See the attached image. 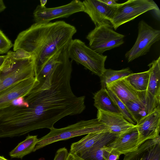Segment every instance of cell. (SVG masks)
I'll list each match as a JSON object with an SVG mask.
<instances>
[{
	"label": "cell",
	"instance_id": "obj_1",
	"mask_svg": "<svg viewBox=\"0 0 160 160\" xmlns=\"http://www.w3.org/2000/svg\"><path fill=\"white\" fill-rule=\"evenodd\" d=\"M72 72L68 52L58 53L48 75L39 79V83L24 97L28 106L11 105L6 108L5 122L12 134L17 137L38 129H51L64 117L84 111L85 97L76 96L71 88Z\"/></svg>",
	"mask_w": 160,
	"mask_h": 160
},
{
	"label": "cell",
	"instance_id": "obj_2",
	"mask_svg": "<svg viewBox=\"0 0 160 160\" xmlns=\"http://www.w3.org/2000/svg\"><path fill=\"white\" fill-rule=\"evenodd\" d=\"M76 32L74 26L62 21L35 23L18 35L13 50L22 49L30 53L36 71L55 53L68 46Z\"/></svg>",
	"mask_w": 160,
	"mask_h": 160
},
{
	"label": "cell",
	"instance_id": "obj_3",
	"mask_svg": "<svg viewBox=\"0 0 160 160\" xmlns=\"http://www.w3.org/2000/svg\"><path fill=\"white\" fill-rule=\"evenodd\" d=\"M47 135L38 139L33 152L53 143L90 133L110 132L108 128L97 118L81 120L60 128H53Z\"/></svg>",
	"mask_w": 160,
	"mask_h": 160
},
{
	"label": "cell",
	"instance_id": "obj_4",
	"mask_svg": "<svg viewBox=\"0 0 160 160\" xmlns=\"http://www.w3.org/2000/svg\"><path fill=\"white\" fill-rule=\"evenodd\" d=\"M36 76L34 59L15 60L10 51L0 68V92L21 81Z\"/></svg>",
	"mask_w": 160,
	"mask_h": 160
},
{
	"label": "cell",
	"instance_id": "obj_5",
	"mask_svg": "<svg viewBox=\"0 0 160 160\" xmlns=\"http://www.w3.org/2000/svg\"><path fill=\"white\" fill-rule=\"evenodd\" d=\"M68 50L70 59L81 64L93 74L100 77L106 69L107 56L96 52L81 40L72 39Z\"/></svg>",
	"mask_w": 160,
	"mask_h": 160
},
{
	"label": "cell",
	"instance_id": "obj_6",
	"mask_svg": "<svg viewBox=\"0 0 160 160\" xmlns=\"http://www.w3.org/2000/svg\"><path fill=\"white\" fill-rule=\"evenodd\" d=\"M153 11L157 17L160 18V10L152 0H128L119 3L110 20L116 30L122 24L133 20L147 11Z\"/></svg>",
	"mask_w": 160,
	"mask_h": 160
},
{
	"label": "cell",
	"instance_id": "obj_7",
	"mask_svg": "<svg viewBox=\"0 0 160 160\" xmlns=\"http://www.w3.org/2000/svg\"><path fill=\"white\" fill-rule=\"evenodd\" d=\"M125 36L112 29L110 23H106L95 28L86 36L89 47L96 52L102 54L107 51L119 47L124 43Z\"/></svg>",
	"mask_w": 160,
	"mask_h": 160
},
{
	"label": "cell",
	"instance_id": "obj_8",
	"mask_svg": "<svg viewBox=\"0 0 160 160\" xmlns=\"http://www.w3.org/2000/svg\"><path fill=\"white\" fill-rule=\"evenodd\" d=\"M138 34L132 48L127 52L125 57L128 62L148 52L152 46L160 39V31L154 29L143 20L138 24Z\"/></svg>",
	"mask_w": 160,
	"mask_h": 160
},
{
	"label": "cell",
	"instance_id": "obj_9",
	"mask_svg": "<svg viewBox=\"0 0 160 160\" xmlns=\"http://www.w3.org/2000/svg\"><path fill=\"white\" fill-rule=\"evenodd\" d=\"M82 12H83L82 2L74 0L68 4L54 8L42 7L38 5L33 15L35 23H42L50 22L55 19L68 18L74 13Z\"/></svg>",
	"mask_w": 160,
	"mask_h": 160
},
{
	"label": "cell",
	"instance_id": "obj_10",
	"mask_svg": "<svg viewBox=\"0 0 160 160\" xmlns=\"http://www.w3.org/2000/svg\"><path fill=\"white\" fill-rule=\"evenodd\" d=\"M148 66L149 78L146 91V102L151 112L160 108V56Z\"/></svg>",
	"mask_w": 160,
	"mask_h": 160
},
{
	"label": "cell",
	"instance_id": "obj_11",
	"mask_svg": "<svg viewBox=\"0 0 160 160\" xmlns=\"http://www.w3.org/2000/svg\"><path fill=\"white\" fill-rule=\"evenodd\" d=\"M135 125L138 133V142L140 146L148 140L160 136V108L142 118Z\"/></svg>",
	"mask_w": 160,
	"mask_h": 160
},
{
	"label": "cell",
	"instance_id": "obj_12",
	"mask_svg": "<svg viewBox=\"0 0 160 160\" xmlns=\"http://www.w3.org/2000/svg\"><path fill=\"white\" fill-rule=\"evenodd\" d=\"M39 82L36 76L12 86L0 92V110L10 106L14 100L24 97Z\"/></svg>",
	"mask_w": 160,
	"mask_h": 160
},
{
	"label": "cell",
	"instance_id": "obj_13",
	"mask_svg": "<svg viewBox=\"0 0 160 160\" xmlns=\"http://www.w3.org/2000/svg\"><path fill=\"white\" fill-rule=\"evenodd\" d=\"M83 12L88 14L95 26L110 20L116 8L108 6L101 0H85L83 1Z\"/></svg>",
	"mask_w": 160,
	"mask_h": 160
},
{
	"label": "cell",
	"instance_id": "obj_14",
	"mask_svg": "<svg viewBox=\"0 0 160 160\" xmlns=\"http://www.w3.org/2000/svg\"><path fill=\"white\" fill-rule=\"evenodd\" d=\"M106 88L112 92L125 104L128 102H137L146 98V91H136L125 78L108 84Z\"/></svg>",
	"mask_w": 160,
	"mask_h": 160
},
{
	"label": "cell",
	"instance_id": "obj_15",
	"mask_svg": "<svg viewBox=\"0 0 160 160\" xmlns=\"http://www.w3.org/2000/svg\"><path fill=\"white\" fill-rule=\"evenodd\" d=\"M97 118L107 126L110 132L118 135L128 132L136 127L120 113L98 110Z\"/></svg>",
	"mask_w": 160,
	"mask_h": 160
},
{
	"label": "cell",
	"instance_id": "obj_16",
	"mask_svg": "<svg viewBox=\"0 0 160 160\" xmlns=\"http://www.w3.org/2000/svg\"><path fill=\"white\" fill-rule=\"evenodd\" d=\"M118 136L111 132H107L91 147L78 156L84 160H109L113 151L108 145Z\"/></svg>",
	"mask_w": 160,
	"mask_h": 160
},
{
	"label": "cell",
	"instance_id": "obj_17",
	"mask_svg": "<svg viewBox=\"0 0 160 160\" xmlns=\"http://www.w3.org/2000/svg\"><path fill=\"white\" fill-rule=\"evenodd\" d=\"M122 160H160V137L146 141L136 151L125 155Z\"/></svg>",
	"mask_w": 160,
	"mask_h": 160
},
{
	"label": "cell",
	"instance_id": "obj_18",
	"mask_svg": "<svg viewBox=\"0 0 160 160\" xmlns=\"http://www.w3.org/2000/svg\"><path fill=\"white\" fill-rule=\"evenodd\" d=\"M138 136L135 127L128 132L118 135L108 145L119 155H125L136 151L140 146L138 142Z\"/></svg>",
	"mask_w": 160,
	"mask_h": 160
},
{
	"label": "cell",
	"instance_id": "obj_19",
	"mask_svg": "<svg viewBox=\"0 0 160 160\" xmlns=\"http://www.w3.org/2000/svg\"><path fill=\"white\" fill-rule=\"evenodd\" d=\"M93 98L94 105L98 110L121 114L106 88H101L94 94Z\"/></svg>",
	"mask_w": 160,
	"mask_h": 160
},
{
	"label": "cell",
	"instance_id": "obj_20",
	"mask_svg": "<svg viewBox=\"0 0 160 160\" xmlns=\"http://www.w3.org/2000/svg\"><path fill=\"white\" fill-rule=\"evenodd\" d=\"M107 132H94L87 134L79 141L72 144L69 152L78 155L84 152L101 139Z\"/></svg>",
	"mask_w": 160,
	"mask_h": 160
},
{
	"label": "cell",
	"instance_id": "obj_21",
	"mask_svg": "<svg viewBox=\"0 0 160 160\" xmlns=\"http://www.w3.org/2000/svg\"><path fill=\"white\" fill-rule=\"evenodd\" d=\"M37 135H28L23 141L20 142L9 153L11 158L22 159L33 152L38 140Z\"/></svg>",
	"mask_w": 160,
	"mask_h": 160
},
{
	"label": "cell",
	"instance_id": "obj_22",
	"mask_svg": "<svg viewBox=\"0 0 160 160\" xmlns=\"http://www.w3.org/2000/svg\"><path fill=\"white\" fill-rule=\"evenodd\" d=\"M149 78L148 70L142 72L132 73L125 77L131 86L138 92L146 91Z\"/></svg>",
	"mask_w": 160,
	"mask_h": 160
},
{
	"label": "cell",
	"instance_id": "obj_23",
	"mask_svg": "<svg viewBox=\"0 0 160 160\" xmlns=\"http://www.w3.org/2000/svg\"><path fill=\"white\" fill-rule=\"evenodd\" d=\"M132 73V71L129 68L118 70L106 69L100 77L101 88L106 89L108 84L125 78Z\"/></svg>",
	"mask_w": 160,
	"mask_h": 160
},
{
	"label": "cell",
	"instance_id": "obj_24",
	"mask_svg": "<svg viewBox=\"0 0 160 160\" xmlns=\"http://www.w3.org/2000/svg\"><path fill=\"white\" fill-rule=\"evenodd\" d=\"M136 124L142 118L149 114L146 98L137 102H128L125 104Z\"/></svg>",
	"mask_w": 160,
	"mask_h": 160
},
{
	"label": "cell",
	"instance_id": "obj_25",
	"mask_svg": "<svg viewBox=\"0 0 160 160\" xmlns=\"http://www.w3.org/2000/svg\"><path fill=\"white\" fill-rule=\"evenodd\" d=\"M109 94L117 107L120 113L127 121L130 123L136 125V123L124 104L110 90H108Z\"/></svg>",
	"mask_w": 160,
	"mask_h": 160
},
{
	"label": "cell",
	"instance_id": "obj_26",
	"mask_svg": "<svg viewBox=\"0 0 160 160\" xmlns=\"http://www.w3.org/2000/svg\"><path fill=\"white\" fill-rule=\"evenodd\" d=\"M13 46L11 41L0 29V54L7 53Z\"/></svg>",
	"mask_w": 160,
	"mask_h": 160
},
{
	"label": "cell",
	"instance_id": "obj_27",
	"mask_svg": "<svg viewBox=\"0 0 160 160\" xmlns=\"http://www.w3.org/2000/svg\"><path fill=\"white\" fill-rule=\"evenodd\" d=\"M10 53L12 58L15 60H23L32 57L30 53L22 49H19L14 52L10 51Z\"/></svg>",
	"mask_w": 160,
	"mask_h": 160
},
{
	"label": "cell",
	"instance_id": "obj_28",
	"mask_svg": "<svg viewBox=\"0 0 160 160\" xmlns=\"http://www.w3.org/2000/svg\"><path fill=\"white\" fill-rule=\"evenodd\" d=\"M68 153L65 148H60L57 151L53 160H66Z\"/></svg>",
	"mask_w": 160,
	"mask_h": 160
},
{
	"label": "cell",
	"instance_id": "obj_29",
	"mask_svg": "<svg viewBox=\"0 0 160 160\" xmlns=\"http://www.w3.org/2000/svg\"><path fill=\"white\" fill-rule=\"evenodd\" d=\"M103 3L110 7L116 8L119 3H117L116 0H101Z\"/></svg>",
	"mask_w": 160,
	"mask_h": 160
},
{
	"label": "cell",
	"instance_id": "obj_30",
	"mask_svg": "<svg viewBox=\"0 0 160 160\" xmlns=\"http://www.w3.org/2000/svg\"><path fill=\"white\" fill-rule=\"evenodd\" d=\"M66 160H84L77 155L69 152Z\"/></svg>",
	"mask_w": 160,
	"mask_h": 160
},
{
	"label": "cell",
	"instance_id": "obj_31",
	"mask_svg": "<svg viewBox=\"0 0 160 160\" xmlns=\"http://www.w3.org/2000/svg\"><path fill=\"white\" fill-rule=\"evenodd\" d=\"M6 8V6L3 1L0 0V12L5 10Z\"/></svg>",
	"mask_w": 160,
	"mask_h": 160
},
{
	"label": "cell",
	"instance_id": "obj_32",
	"mask_svg": "<svg viewBox=\"0 0 160 160\" xmlns=\"http://www.w3.org/2000/svg\"><path fill=\"white\" fill-rule=\"evenodd\" d=\"M6 58V55L0 56V67H1L3 64Z\"/></svg>",
	"mask_w": 160,
	"mask_h": 160
},
{
	"label": "cell",
	"instance_id": "obj_33",
	"mask_svg": "<svg viewBox=\"0 0 160 160\" xmlns=\"http://www.w3.org/2000/svg\"><path fill=\"white\" fill-rule=\"evenodd\" d=\"M47 0H41L40 1V5L42 7H45L46 4L47 3Z\"/></svg>",
	"mask_w": 160,
	"mask_h": 160
},
{
	"label": "cell",
	"instance_id": "obj_34",
	"mask_svg": "<svg viewBox=\"0 0 160 160\" xmlns=\"http://www.w3.org/2000/svg\"><path fill=\"white\" fill-rule=\"evenodd\" d=\"M0 160H8L5 158L3 156H0Z\"/></svg>",
	"mask_w": 160,
	"mask_h": 160
},
{
	"label": "cell",
	"instance_id": "obj_35",
	"mask_svg": "<svg viewBox=\"0 0 160 160\" xmlns=\"http://www.w3.org/2000/svg\"></svg>",
	"mask_w": 160,
	"mask_h": 160
}]
</instances>
